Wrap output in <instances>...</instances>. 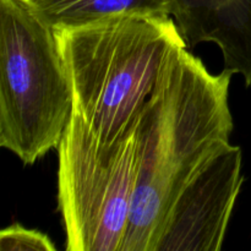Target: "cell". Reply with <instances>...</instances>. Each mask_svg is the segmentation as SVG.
<instances>
[{
    "label": "cell",
    "mask_w": 251,
    "mask_h": 251,
    "mask_svg": "<svg viewBox=\"0 0 251 251\" xmlns=\"http://www.w3.org/2000/svg\"><path fill=\"white\" fill-rule=\"evenodd\" d=\"M232 74L213 75L186 47L168 54L136 125V190L120 251H156L168 213L199 168L229 142Z\"/></svg>",
    "instance_id": "cell-1"
},
{
    "label": "cell",
    "mask_w": 251,
    "mask_h": 251,
    "mask_svg": "<svg viewBox=\"0 0 251 251\" xmlns=\"http://www.w3.org/2000/svg\"><path fill=\"white\" fill-rule=\"evenodd\" d=\"M73 114L54 31L21 0H0V146L33 164L58 147Z\"/></svg>",
    "instance_id": "cell-3"
},
{
    "label": "cell",
    "mask_w": 251,
    "mask_h": 251,
    "mask_svg": "<svg viewBox=\"0 0 251 251\" xmlns=\"http://www.w3.org/2000/svg\"><path fill=\"white\" fill-rule=\"evenodd\" d=\"M58 200L68 251H120L136 190V129L102 142L74 110L58 145Z\"/></svg>",
    "instance_id": "cell-4"
},
{
    "label": "cell",
    "mask_w": 251,
    "mask_h": 251,
    "mask_svg": "<svg viewBox=\"0 0 251 251\" xmlns=\"http://www.w3.org/2000/svg\"><path fill=\"white\" fill-rule=\"evenodd\" d=\"M51 29L117 16H171V0H21Z\"/></svg>",
    "instance_id": "cell-7"
},
{
    "label": "cell",
    "mask_w": 251,
    "mask_h": 251,
    "mask_svg": "<svg viewBox=\"0 0 251 251\" xmlns=\"http://www.w3.org/2000/svg\"><path fill=\"white\" fill-rule=\"evenodd\" d=\"M74 110L102 142L136 129L168 54L185 47L172 16H117L54 29Z\"/></svg>",
    "instance_id": "cell-2"
},
{
    "label": "cell",
    "mask_w": 251,
    "mask_h": 251,
    "mask_svg": "<svg viewBox=\"0 0 251 251\" xmlns=\"http://www.w3.org/2000/svg\"><path fill=\"white\" fill-rule=\"evenodd\" d=\"M1 251H55L48 235L20 225L10 226L0 232Z\"/></svg>",
    "instance_id": "cell-8"
},
{
    "label": "cell",
    "mask_w": 251,
    "mask_h": 251,
    "mask_svg": "<svg viewBox=\"0 0 251 251\" xmlns=\"http://www.w3.org/2000/svg\"><path fill=\"white\" fill-rule=\"evenodd\" d=\"M242 150L229 142L185 184L168 213L156 251H218L242 189Z\"/></svg>",
    "instance_id": "cell-5"
},
{
    "label": "cell",
    "mask_w": 251,
    "mask_h": 251,
    "mask_svg": "<svg viewBox=\"0 0 251 251\" xmlns=\"http://www.w3.org/2000/svg\"><path fill=\"white\" fill-rule=\"evenodd\" d=\"M171 16L186 48L216 43L223 70L251 85V0H171Z\"/></svg>",
    "instance_id": "cell-6"
}]
</instances>
